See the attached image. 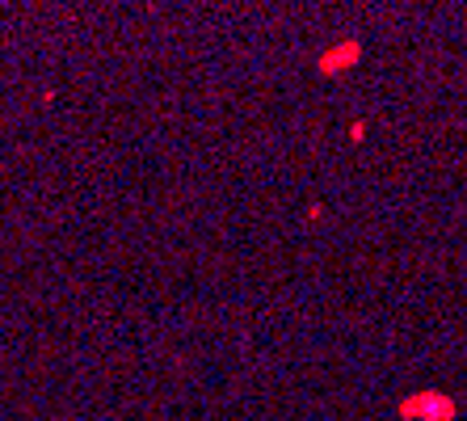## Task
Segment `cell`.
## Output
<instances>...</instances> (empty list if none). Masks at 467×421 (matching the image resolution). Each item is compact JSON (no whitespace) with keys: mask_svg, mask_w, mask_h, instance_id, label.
<instances>
[{"mask_svg":"<svg viewBox=\"0 0 467 421\" xmlns=\"http://www.w3.org/2000/svg\"><path fill=\"white\" fill-rule=\"evenodd\" d=\"M358 55H362V43H341V47H328L325 55H320V72L333 76V72H349V68L358 64Z\"/></svg>","mask_w":467,"mask_h":421,"instance_id":"6da1fadb","label":"cell"}]
</instances>
